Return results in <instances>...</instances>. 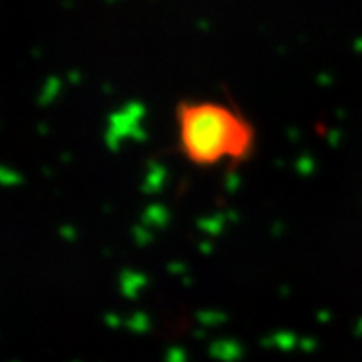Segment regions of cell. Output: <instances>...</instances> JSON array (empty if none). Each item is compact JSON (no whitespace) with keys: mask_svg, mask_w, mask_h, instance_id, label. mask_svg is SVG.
I'll return each instance as SVG.
<instances>
[{"mask_svg":"<svg viewBox=\"0 0 362 362\" xmlns=\"http://www.w3.org/2000/svg\"><path fill=\"white\" fill-rule=\"evenodd\" d=\"M177 145L195 168L244 163L256 149V129L232 105L185 99L175 107Z\"/></svg>","mask_w":362,"mask_h":362,"instance_id":"6da1fadb","label":"cell"}]
</instances>
